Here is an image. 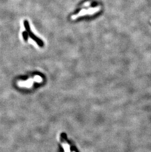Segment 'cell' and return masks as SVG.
<instances>
[{"label":"cell","mask_w":151,"mask_h":152,"mask_svg":"<svg viewBox=\"0 0 151 152\" xmlns=\"http://www.w3.org/2000/svg\"><path fill=\"white\" fill-rule=\"evenodd\" d=\"M73 152H74V151H73Z\"/></svg>","instance_id":"obj_6"},{"label":"cell","mask_w":151,"mask_h":152,"mask_svg":"<svg viewBox=\"0 0 151 152\" xmlns=\"http://www.w3.org/2000/svg\"><path fill=\"white\" fill-rule=\"evenodd\" d=\"M23 37H24V39H25V40H26V39H27L28 35H27V33H26V32L23 33Z\"/></svg>","instance_id":"obj_5"},{"label":"cell","mask_w":151,"mask_h":152,"mask_svg":"<svg viewBox=\"0 0 151 152\" xmlns=\"http://www.w3.org/2000/svg\"><path fill=\"white\" fill-rule=\"evenodd\" d=\"M34 78L35 82H36L40 83L42 81V78L40 76H38V75L34 76Z\"/></svg>","instance_id":"obj_4"},{"label":"cell","mask_w":151,"mask_h":152,"mask_svg":"<svg viewBox=\"0 0 151 152\" xmlns=\"http://www.w3.org/2000/svg\"><path fill=\"white\" fill-rule=\"evenodd\" d=\"M62 145L63 147L64 151L65 152H70V146L68 144L66 143H62Z\"/></svg>","instance_id":"obj_3"},{"label":"cell","mask_w":151,"mask_h":152,"mask_svg":"<svg viewBox=\"0 0 151 152\" xmlns=\"http://www.w3.org/2000/svg\"><path fill=\"white\" fill-rule=\"evenodd\" d=\"M24 24H25V26L26 28V30L28 31V34H30V36L32 37V38H33L34 40H35L36 41H37V43H38V44L39 45L42 46V45H43V43H42V42L40 40H39V39H38L36 37H35V36L32 33V32L30 31V27H29V25H28V22H27L26 21H25L24 22Z\"/></svg>","instance_id":"obj_2"},{"label":"cell","mask_w":151,"mask_h":152,"mask_svg":"<svg viewBox=\"0 0 151 152\" xmlns=\"http://www.w3.org/2000/svg\"><path fill=\"white\" fill-rule=\"evenodd\" d=\"M35 81L34 78H30L25 81L19 82L18 84L20 86L24 87L26 88H30L34 84V82Z\"/></svg>","instance_id":"obj_1"}]
</instances>
